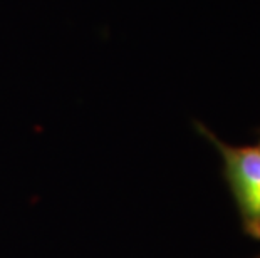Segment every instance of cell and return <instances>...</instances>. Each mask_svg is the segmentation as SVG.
I'll return each mask as SVG.
<instances>
[{
    "instance_id": "cell-1",
    "label": "cell",
    "mask_w": 260,
    "mask_h": 258,
    "mask_svg": "<svg viewBox=\"0 0 260 258\" xmlns=\"http://www.w3.org/2000/svg\"><path fill=\"white\" fill-rule=\"evenodd\" d=\"M195 129L222 156V176L239 211L243 235L260 241V141L232 146L202 123H195Z\"/></svg>"
},
{
    "instance_id": "cell-2",
    "label": "cell",
    "mask_w": 260,
    "mask_h": 258,
    "mask_svg": "<svg viewBox=\"0 0 260 258\" xmlns=\"http://www.w3.org/2000/svg\"><path fill=\"white\" fill-rule=\"evenodd\" d=\"M255 258H260V255H257V256H255Z\"/></svg>"
},
{
    "instance_id": "cell-3",
    "label": "cell",
    "mask_w": 260,
    "mask_h": 258,
    "mask_svg": "<svg viewBox=\"0 0 260 258\" xmlns=\"http://www.w3.org/2000/svg\"><path fill=\"white\" fill-rule=\"evenodd\" d=\"M257 133H258V134H260V129H258V131H257Z\"/></svg>"
}]
</instances>
